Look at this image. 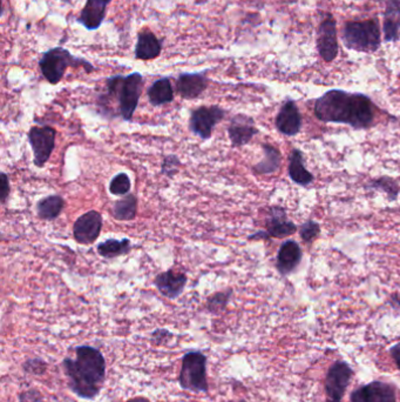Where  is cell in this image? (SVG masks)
<instances>
[{
  "instance_id": "cell-38",
  "label": "cell",
  "mask_w": 400,
  "mask_h": 402,
  "mask_svg": "<svg viewBox=\"0 0 400 402\" xmlns=\"http://www.w3.org/2000/svg\"><path fill=\"white\" fill-rule=\"evenodd\" d=\"M126 402H151L145 396H136V398H131V399L127 400Z\"/></svg>"
},
{
  "instance_id": "cell-26",
  "label": "cell",
  "mask_w": 400,
  "mask_h": 402,
  "mask_svg": "<svg viewBox=\"0 0 400 402\" xmlns=\"http://www.w3.org/2000/svg\"><path fill=\"white\" fill-rule=\"evenodd\" d=\"M138 205L139 200L136 196L129 193L127 196H122L121 199L115 201L112 208V216L119 221H131L138 214Z\"/></svg>"
},
{
  "instance_id": "cell-36",
  "label": "cell",
  "mask_w": 400,
  "mask_h": 402,
  "mask_svg": "<svg viewBox=\"0 0 400 402\" xmlns=\"http://www.w3.org/2000/svg\"><path fill=\"white\" fill-rule=\"evenodd\" d=\"M172 335V333L167 329H156L151 333V342L154 345H163Z\"/></svg>"
},
{
  "instance_id": "cell-23",
  "label": "cell",
  "mask_w": 400,
  "mask_h": 402,
  "mask_svg": "<svg viewBox=\"0 0 400 402\" xmlns=\"http://www.w3.org/2000/svg\"><path fill=\"white\" fill-rule=\"evenodd\" d=\"M262 149L264 157L261 162L252 166V171L256 174H273L277 172L282 162L279 149L270 144H262Z\"/></svg>"
},
{
  "instance_id": "cell-24",
  "label": "cell",
  "mask_w": 400,
  "mask_h": 402,
  "mask_svg": "<svg viewBox=\"0 0 400 402\" xmlns=\"http://www.w3.org/2000/svg\"><path fill=\"white\" fill-rule=\"evenodd\" d=\"M289 176L293 183L300 186H309L313 181V176L306 169L304 159L300 149H293L290 154Z\"/></svg>"
},
{
  "instance_id": "cell-12",
  "label": "cell",
  "mask_w": 400,
  "mask_h": 402,
  "mask_svg": "<svg viewBox=\"0 0 400 402\" xmlns=\"http://www.w3.org/2000/svg\"><path fill=\"white\" fill-rule=\"evenodd\" d=\"M228 135L232 147H242L252 142V138L259 133L256 122L252 117L247 115H236L229 122Z\"/></svg>"
},
{
  "instance_id": "cell-25",
  "label": "cell",
  "mask_w": 400,
  "mask_h": 402,
  "mask_svg": "<svg viewBox=\"0 0 400 402\" xmlns=\"http://www.w3.org/2000/svg\"><path fill=\"white\" fill-rule=\"evenodd\" d=\"M131 247H133V245L127 238L122 239V240L109 238L107 240L99 243L97 250H98L100 257L111 260V259H115V258L128 255L131 252Z\"/></svg>"
},
{
  "instance_id": "cell-10",
  "label": "cell",
  "mask_w": 400,
  "mask_h": 402,
  "mask_svg": "<svg viewBox=\"0 0 400 402\" xmlns=\"http://www.w3.org/2000/svg\"><path fill=\"white\" fill-rule=\"evenodd\" d=\"M353 371L345 361H336L325 376V393L329 399L342 400L350 385Z\"/></svg>"
},
{
  "instance_id": "cell-6",
  "label": "cell",
  "mask_w": 400,
  "mask_h": 402,
  "mask_svg": "<svg viewBox=\"0 0 400 402\" xmlns=\"http://www.w3.org/2000/svg\"><path fill=\"white\" fill-rule=\"evenodd\" d=\"M345 46L353 51L374 52L380 46L379 25L377 19L350 21L343 28Z\"/></svg>"
},
{
  "instance_id": "cell-27",
  "label": "cell",
  "mask_w": 400,
  "mask_h": 402,
  "mask_svg": "<svg viewBox=\"0 0 400 402\" xmlns=\"http://www.w3.org/2000/svg\"><path fill=\"white\" fill-rule=\"evenodd\" d=\"M367 402H397L394 386L382 381H374L363 386Z\"/></svg>"
},
{
  "instance_id": "cell-31",
  "label": "cell",
  "mask_w": 400,
  "mask_h": 402,
  "mask_svg": "<svg viewBox=\"0 0 400 402\" xmlns=\"http://www.w3.org/2000/svg\"><path fill=\"white\" fill-rule=\"evenodd\" d=\"M48 366L44 359L31 358L23 364V371L30 376H43L48 371Z\"/></svg>"
},
{
  "instance_id": "cell-9",
  "label": "cell",
  "mask_w": 400,
  "mask_h": 402,
  "mask_svg": "<svg viewBox=\"0 0 400 402\" xmlns=\"http://www.w3.org/2000/svg\"><path fill=\"white\" fill-rule=\"evenodd\" d=\"M297 226L288 219L286 211L283 207L273 206L268 211L266 230L257 231L248 237L249 240H268L270 238L286 239L296 233Z\"/></svg>"
},
{
  "instance_id": "cell-20",
  "label": "cell",
  "mask_w": 400,
  "mask_h": 402,
  "mask_svg": "<svg viewBox=\"0 0 400 402\" xmlns=\"http://www.w3.org/2000/svg\"><path fill=\"white\" fill-rule=\"evenodd\" d=\"M147 97L149 104L154 107L171 104L174 100V88L171 79L160 78L155 80L147 91Z\"/></svg>"
},
{
  "instance_id": "cell-35",
  "label": "cell",
  "mask_w": 400,
  "mask_h": 402,
  "mask_svg": "<svg viewBox=\"0 0 400 402\" xmlns=\"http://www.w3.org/2000/svg\"><path fill=\"white\" fill-rule=\"evenodd\" d=\"M18 400L19 402H43V396L41 393L38 391V389H28V391H24L21 392L19 396H18Z\"/></svg>"
},
{
  "instance_id": "cell-40",
  "label": "cell",
  "mask_w": 400,
  "mask_h": 402,
  "mask_svg": "<svg viewBox=\"0 0 400 402\" xmlns=\"http://www.w3.org/2000/svg\"><path fill=\"white\" fill-rule=\"evenodd\" d=\"M239 402H247V401H244V400H242V401H239Z\"/></svg>"
},
{
  "instance_id": "cell-28",
  "label": "cell",
  "mask_w": 400,
  "mask_h": 402,
  "mask_svg": "<svg viewBox=\"0 0 400 402\" xmlns=\"http://www.w3.org/2000/svg\"><path fill=\"white\" fill-rule=\"evenodd\" d=\"M232 288L212 293V295L207 299V302H205L207 311H208L210 314H221L222 312L225 311L227 306H228L229 301L232 299Z\"/></svg>"
},
{
  "instance_id": "cell-15",
  "label": "cell",
  "mask_w": 400,
  "mask_h": 402,
  "mask_svg": "<svg viewBox=\"0 0 400 402\" xmlns=\"http://www.w3.org/2000/svg\"><path fill=\"white\" fill-rule=\"evenodd\" d=\"M209 79L205 72L201 73H182L176 79V91L182 99L194 100L201 97L208 88Z\"/></svg>"
},
{
  "instance_id": "cell-16",
  "label": "cell",
  "mask_w": 400,
  "mask_h": 402,
  "mask_svg": "<svg viewBox=\"0 0 400 402\" xmlns=\"http://www.w3.org/2000/svg\"><path fill=\"white\" fill-rule=\"evenodd\" d=\"M302 257V250L296 241H284L279 247V253H277L276 268L281 275L286 277L300 266Z\"/></svg>"
},
{
  "instance_id": "cell-13",
  "label": "cell",
  "mask_w": 400,
  "mask_h": 402,
  "mask_svg": "<svg viewBox=\"0 0 400 402\" xmlns=\"http://www.w3.org/2000/svg\"><path fill=\"white\" fill-rule=\"evenodd\" d=\"M188 277L182 272L174 270H166L154 277V286L163 297L175 300L185 291Z\"/></svg>"
},
{
  "instance_id": "cell-39",
  "label": "cell",
  "mask_w": 400,
  "mask_h": 402,
  "mask_svg": "<svg viewBox=\"0 0 400 402\" xmlns=\"http://www.w3.org/2000/svg\"><path fill=\"white\" fill-rule=\"evenodd\" d=\"M326 402H342V401H340V400H333V399H329V398H328V399H326Z\"/></svg>"
},
{
  "instance_id": "cell-2",
  "label": "cell",
  "mask_w": 400,
  "mask_h": 402,
  "mask_svg": "<svg viewBox=\"0 0 400 402\" xmlns=\"http://www.w3.org/2000/svg\"><path fill=\"white\" fill-rule=\"evenodd\" d=\"M77 358H65L63 369L68 388L80 399L94 400L106 380V360L100 349L88 345L75 347Z\"/></svg>"
},
{
  "instance_id": "cell-37",
  "label": "cell",
  "mask_w": 400,
  "mask_h": 402,
  "mask_svg": "<svg viewBox=\"0 0 400 402\" xmlns=\"http://www.w3.org/2000/svg\"><path fill=\"white\" fill-rule=\"evenodd\" d=\"M390 354L392 355V358H394V362H396V365L400 371V342L391 347Z\"/></svg>"
},
{
  "instance_id": "cell-21",
  "label": "cell",
  "mask_w": 400,
  "mask_h": 402,
  "mask_svg": "<svg viewBox=\"0 0 400 402\" xmlns=\"http://www.w3.org/2000/svg\"><path fill=\"white\" fill-rule=\"evenodd\" d=\"M385 41H396L400 38V0H389L384 16Z\"/></svg>"
},
{
  "instance_id": "cell-11",
  "label": "cell",
  "mask_w": 400,
  "mask_h": 402,
  "mask_svg": "<svg viewBox=\"0 0 400 402\" xmlns=\"http://www.w3.org/2000/svg\"><path fill=\"white\" fill-rule=\"evenodd\" d=\"M104 220L98 211L91 210L79 216L73 225V238L80 245H91L100 237Z\"/></svg>"
},
{
  "instance_id": "cell-14",
  "label": "cell",
  "mask_w": 400,
  "mask_h": 402,
  "mask_svg": "<svg viewBox=\"0 0 400 402\" xmlns=\"http://www.w3.org/2000/svg\"><path fill=\"white\" fill-rule=\"evenodd\" d=\"M276 129L279 133L295 137L300 133L302 129V115L297 107L296 102L293 100H286L276 115Z\"/></svg>"
},
{
  "instance_id": "cell-17",
  "label": "cell",
  "mask_w": 400,
  "mask_h": 402,
  "mask_svg": "<svg viewBox=\"0 0 400 402\" xmlns=\"http://www.w3.org/2000/svg\"><path fill=\"white\" fill-rule=\"evenodd\" d=\"M112 0H87L77 23L88 31L98 30L104 23L107 7Z\"/></svg>"
},
{
  "instance_id": "cell-4",
  "label": "cell",
  "mask_w": 400,
  "mask_h": 402,
  "mask_svg": "<svg viewBox=\"0 0 400 402\" xmlns=\"http://www.w3.org/2000/svg\"><path fill=\"white\" fill-rule=\"evenodd\" d=\"M82 66L87 73L94 71V66L84 59L75 58L64 48H54L45 52L39 60L41 75L50 85H57L64 78L68 68Z\"/></svg>"
},
{
  "instance_id": "cell-18",
  "label": "cell",
  "mask_w": 400,
  "mask_h": 402,
  "mask_svg": "<svg viewBox=\"0 0 400 402\" xmlns=\"http://www.w3.org/2000/svg\"><path fill=\"white\" fill-rule=\"evenodd\" d=\"M317 46L320 55L325 61H333L338 53L336 23L333 19H326L320 24L317 38Z\"/></svg>"
},
{
  "instance_id": "cell-5",
  "label": "cell",
  "mask_w": 400,
  "mask_h": 402,
  "mask_svg": "<svg viewBox=\"0 0 400 402\" xmlns=\"http://www.w3.org/2000/svg\"><path fill=\"white\" fill-rule=\"evenodd\" d=\"M207 361L208 359L200 351H190L183 355L178 376V384L183 391L195 394L209 392Z\"/></svg>"
},
{
  "instance_id": "cell-22",
  "label": "cell",
  "mask_w": 400,
  "mask_h": 402,
  "mask_svg": "<svg viewBox=\"0 0 400 402\" xmlns=\"http://www.w3.org/2000/svg\"><path fill=\"white\" fill-rule=\"evenodd\" d=\"M65 199L58 194H52V196H44L41 198L37 203V216L40 220L45 221H53L60 216L61 212L64 211Z\"/></svg>"
},
{
  "instance_id": "cell-3",
  "label": "cell",
  "mask_w": 400,
  "mask_h": 402,
  "mask_svg": "<svg viewBox=\"0 0 400 402\" xmlns=\"http://www.w3.org/2000/svg\"><path fill=\"white\" fill-rule=\"evenodd\" d=\"M144 77L139 72L128 75H114L106 80V92L99 97L101 115L111 117L113 100L117 102V115L124 122H131L141 98Z\"/></svg>"
},
{
  "instance_id": "cell-32",
  "label": "cell",
  "mask_w": 400,
  "mask_h": 402,
  "mask_svg": "<svg viewBox=\"0 0 400 402\" xmlns=\"http://www.w3.org/2000/svg\"><path fill=\"white\" fill-rule=\"evenodd\" d=\"M320 233V223H316L315 220H308L306 223H302V226L300 227L301 238H302V240L306 243H313V240H316Z\"/></svg>"
},
{
  "instance_id": "cell-34",
  "label": "cell",
  "mask_w": 400,
  "mask_h": 402,
  "mask_svg": "<svg viewBox=\"0 0 400 402\" xmlns=\"http://www.w3.org/2000/svg\"><path fill=\"white\" fill-rule=\"evenodd\" d=\"M11 193V185L10 179H9V176L6 173H0V201H1V205H5L7 203V200L10 198Z\"/></svg>"
},
{
  "instance_id": "cell-1",
  "label": "cell",
  "mask_w": 400,
  "mask_h": 402,
  "mask_svg": "<svg viewBox=\"0 0 400 402\" xmlns=\"http://www.w3.org/2000/svg\"><path fill=\"white\" fill-rule=\"evenodd\" d=\"M316 118L323 122L345 124L356 129H369L374 122V105L367 95L331 90L317 99Z\"/></svg>"
},
{
  "instance_id": "cell-29",
  "label": "cell",
  "mask_w": 400,
  "mask_h": 402,
  "mask_svg": "<svg viewBox=\"0 0 400 402\" xmlns=\"http://www.w3.org/2000/svg\"><path fill=\"white\" fill-rule=\"evenodd\" d=\"M367 187L385 193L391 201H396L399 196V185L390 176H380L378 179L372 180Z\"/></svg>"
},
{
  "instance_id": "cell-19",
  "label": "cell",
  "mask_w": 400,
  "mask_h": 402,
  "mask_svg": "<svg viewBox=\"0 0 400 402\" xmlns=\"http://www.w3.org/2000/svg\"><path fill=\"white\" fill-rule=\"evenodd\" d=\"M161 52V41L151 31H142L138 34V43L135 46V58L138 60H151L158 58Z\"/></svg>"
},
{
  "instance_id": "cell-33",
  "label": "cell",
  "mask_w": 400,
  "mask_h": 402,
  "mask_svg": "<svg viewBox=\"0 0 400 402\" xmlns=\"http://www.w3.org/2000/svg\"><path fill=\"white\" fill-rule=\"evenodd\" d=\"M181 166V160L175 154L166 156L162 160L161 173L168 178H174L178 173V169Z\"/></svg>"
},
{
  "instance_id": "cell-7",
  "label": "cell",
  "mask_w": 400,
  "mask_h": 402,
  "mask_svg": "<svg viewBox=\"0 0 400 402\" xmlns=\"http://www.w3.org/2000/svg\"><path fill=\"white\" fill-rule=\"evenodd\" d=\"M227 112L217 105H202L190 112L189 131L202 140H209L216 126L225 118Z\"/></svg>"
},
{
  "instance_id": "cell-30",
  "label": "cell",
  "mask_w": 400,
  "mask_h": 402,
  "mask_svg": "<svg viewBox=\"0 0 400 402\" xmlns=\"http://www.w3.org/2000/svg\"><path fill=\"white\" fill-rule=\"evenodd\" d=\"M109 192L113 196H124L129 194L131 189V178L127 173L120 172L117 176H113V179L109 183Z\"/></svg>"
},
{
  "instance_id": "cell-8",
  "label": "cell",
  "mask_w": 400,
  "mask_h": 402,
  "mask_svg": "<svg viewBox=\"0 0 400 402\" xmlns=\"http://www.w3.org/2000/svg\"><path fill=\"white\" fill-rule=\"evenodd\" d=\"M27 139L33 152L34 166L43 169L55 149L57 129L48 125L32 126L27 132Z\"/></svg>"
}]
</instances>
